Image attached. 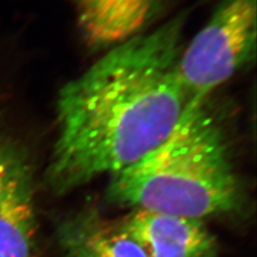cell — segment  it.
Returning a JSON list of instances; mask_svg holds the SVG:
<instances>
[{
  "mask_svg": "<svg viewBox=\"0 0 257 257\" xmlns=\"http://www.w3.org/2000/svg\"><path fill=\"white\" fill-rule=\"evenodd\" d=\"M188 11L116 46L64 85L47 180L69 192L157 148L191 103L179 77Z\"/></svg>",
  "mask_w": 257,
  "mask_h": 257,
  "instance_id": "6da1fadb",
  "label": "cell"
},
{
  "mask_svg": "<svg viewBox=\"0 0 257 257\" xmlns=\"http://www.w3.org/2000/svg\"><path fill=\"white\" fill-rule=\"evenodd\" d=\"M36 218L32 193L0 202V254L34 257Z\"/></svg>",
  "mask_w": 257,
  "mask_h": 257,
  "instance_id": "52a82bcc",
  "label": "cell"
},
{
  "mask_svg": "<svg viewBox=\"0 0 257 257\" xmlns=\"http://www.w3.org/2000/svg\"><path fill=\"white\" fill-rule=\"evenodd\" d=\"M88 46L106 50L144 34L163 12L166 0H70Z\"/></svg>",
  "mask_w": 257,
  "mask_h": 257,
  "instance_id": "5b68a950",
  "label": "cell"
},
{
  "mask_svg": "<svg viewBox=\"0 0 257 257\" xmlns=\"http://www.w3.org/2000/svg\"><path fill=\"white\" fill-rule=\"evenodd\" d=\"M58 240L66 257H147L120 224L103 219L93 210L63 221Z\"/></svg>",
  "mask_w": 257,
  "mask_h": 257,
  "instance_id": "8992f818",
  "label": "cell"
},
{
  "mask_svg": "<svg viewBox=\"0 0 257 257\" xmlns=\"http://www.w3.org/2000/svg\"><path fill=\"white\" fill-rule=\"evenodd\" d=\"M0 257H4V256H3V255H2V254H0Z\"/></svg>",
  "mask_w": 257,
  "mask_h": 257,
  "instance_id": "9c48e42d",
  "label": "cell"
},
{
  "mask_svg": "<svg viewBox=\"0 0 257 257\" xmlns=\"http://www.w3.org/2000/svg\"><path fill=\"white\" fill-rule=\"evenodd\" d=\"M108 197L134 209L202 220L240 206L229 139L211 98L191 102L173 132L111 176Z\"/></svg>",
  "mask_w": 257,
  "mask_h": 257,
  "instance_id": "7a4b0ae2",
  "label": "cell"
},
{
  "mask_svg": "<svg viewBox=\"0 0 257 257\" xmlns=\"http://www.w3.org/2000/svg\"><path fill=\"white\" fill-rule=\"evenodd\" d=\"M119 224L147 257L215 256V239L199 219L134 209Z\"/></svg>",
  "mask_w": 257,
  "mask_h": 257,
  "instance_id": "277c9868",
  "label": "cell"
},
{
  "mask_svg": "<svg viewBox=\"0 0 257 257\" xmlns=\"http://www.w3.org/2000/svg\"><path fill=\"white\" fill-rule=\"evenodd\" d=\"M30 193L31 170L26 149L19 141L0 132V202Z\"/></svg>",
  "mask_w": 257,
  "mask_h": 257,
  "instance_id": "ba28073f",
  "label": "cell"
},
{
  "mask_svg": "<svg viewBox=\"0 0 257 257\" xmlns=\"http://www.w3.org/2000/svg\"><path fill=\"white\" fill-rule=\"evenodd\" d=\"M257 0H220L205 26L184 45L179 77L191 102L211 98L256 56Z\"/></svg>",
  "mask_w": 257,
  "mask_h": 257,
  "instance_id": "3957f363",
  "label": "cell"
}]
</instances>
